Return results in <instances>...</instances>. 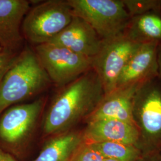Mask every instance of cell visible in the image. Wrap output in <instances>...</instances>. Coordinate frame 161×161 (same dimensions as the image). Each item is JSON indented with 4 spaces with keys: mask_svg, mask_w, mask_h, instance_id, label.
Returning a JSON list of instances; mask_svg holds the SVG:
<instances>
[{
    "mask_svg": "<svg viewBox=\"0 0 161 161\" xmlns=\"http://www.w3.org/2000/svg\"><path fill=\"white\" fill-rule=\"evenodd\" d=\"M130 17L151 12H161V0H122Z\"/></svg>",
    "mask_w": 161,
    "mask_h": 161,
    "instance_id": "obj_17",
    "label": "cell"
},
{
    "mask_svg": "<svg viewBox=\"0 0 161 161\" xmlns=\"http://www.w3.org/2000/svg\"><path fill=\"white\" fill-rule=\"evenodd\" d=\"M142 84H134L117 87L104 94L97 108L86 118V122L115 119L135 125L132 117L133 101L136 92Z\"/></svg>",
    "mask_w": 161,
    "mask_h": 161,
    "instance_id": "obj_11",
    "label": "cell"
},
{
    "mask_svg": "<svg viewBox=\"0 0 161 161\" xmlns=\"http://www.w3.org/2000/svg\"><path fill=\"white\" fill-rule=\"evenodd\" d=\"M47 43L92 58L100 50L103 40L86 22L74 15L69 25Z\"/></svg>",
    "mask_w": 161,
    "mask_h": 161,
    "instance_id": "obj_10",
    "label": "cell"
},
{
    "mask_svg": "<svg viewBox=\"0 0 161 161\" xmlns=\"http://www.w3.org/2000/svg\"><path fill=\"white\" fill-rule=\"evenodd\" d=\"M43 106L44 100L40 98L7 110L0 119V138L9 144H17L26 138L32 131Z\"/></svg>",
    "mask_w": 161,
    "mask_h": 161,
    "instance_id": "obj_8",
    "label": "cell"
},
{
    "mask_svg": "<svg viewBox=\"0 0 161 161\" xmlns=\"http://www.w3.org/2000/svg\"><path fill=\"white\" fill-rule=\"evenodd\" d=\"M85 142L82 132L58 134L46 144L34 161H70Z\"/></svg>",
    "mask_w": 161,
    "mask_h": 161,
    "instance_id": "obj_15",
    "label": "cell"
},
{
    "mask_svg": "<svg viewBox=\"0 0 161 161\" xmlns=\"http://www.w3.org/2000/svg\"><path fill=\"white\" fill-rule=\"evenodd\" d=\"M158 78L161 79V43L158 46Z\"/></svg>",
    "mask_w": 161,
    "mask_h": 161,
    "instance_id": "obj_22",
    "label": "cell"
},
{
    "mask_svg": "<svg viewBox=\"0 0 161 161\" xmlns=\"http://www.w3.org/2000/svg\"><path fill=\"white\" fill-rule=\"evenodd\" d=\"M83 131L86 143L117 142L136 146L138 131L135 125L115 119H102L87 122Z\"/></svg>",
    "mask_w": 161,
    "mask_h": 161,
    "instance_id": "obj_13",
    "label": "cell"
},
{
    "mask_svg": "<svg viewBox=\"0 0 161 161\" xmlns=\"http://www.w3.org/2000/svg\"><path fill=\"white\" fill-rule=\"evenodd\" d=\"M51 81L64 86L92 69V58L51 43L37 45L34 51Z\"/></svg>",
    "mask_w": 161,
    "mask_h": 161,
    "instance_id": "obj_6",
    "label": "cell"
},
{
    "mask_svg": "<svg viewBox=\"0 0 161 161\" xmlns=\"http://www.w3.org/2000/svg\"><path fill=\"white\" fill-rule=\"evenodd\" d=\"M124 34L139 44L161 43V12H151L131 17Z\"/></svg>",
    "mask_w": 161,
    "mask_h": 161,
    "instance_id": "obj_14",
    "label": "cell"
},
{
    "mask_svg": "<svg viewBox=\"0 0 161 161\" xmlns=\"http://www.w3.org/2000/svg\"><path fill=\"white\" fill-rule=\"evenodd\" d=\"M104 161H116L113 159H104Z\"/></svg>",
    "mask_w": 161,
    "mask_h": 161,
    "instance_id": "obj_23",
    "label": "cell"
},
{
    "mask_svg": "<svg viewBox=\"0 0 161 161\" xmlns=\"http://www.w3.org/2000/svg\"><path fill=\"white\" fill-rule=\"evenodd\" d=\"M158 79L140 86L134 98L132 117L139 134L136 147L142 155L161 147V84Z\"/></svg>",
    "mask_w": 161,
    "mask_h": 161,
    "instance_id": "obj_3",
    "label": "cell"
},
{
    "mask_svg": "<svg viewBox=\"0 0 161 161\" xmlns=\"http://www.w3.org/2000/svg\"><path fill=\"white\" fill-rule=\"evenodd\" d=\"M0 161H17L12 156L0 150Z\"/></svg>",
    "mask_w": 161,
    "mask_h": 161,
    "instance_id": "obj_21",
    "label": "cell"
},
{
    "mask_svg": "<svg viewBox=\"0 0 161 161\" xmlns=\"http://www.w3.org/2000/svg\"><path fill=\"white\" fill-rule=\"evenodd\" d=\"M104 96L96 73L91 69L70 82L53 100L44 121L46 134L66 132L92 114Z\"/></svg>",
    "mask_w": 161,
    "mask_h": 161,
    "instance_id": "obj_1",
    "label": "cell"
},
{
    "mask_svg": "<svg viewBox=\"0 0 161 161\" xmlns=\"http://www.w3.org/2000/svg\"><path fill=\"white\" fill-rule=\"evenodd\" d=\"M138 161H161V147L149 153L143 155Z\"/></svg>",
    "mask_w": 161,
    "mask_h": 161,
    "instance_id": "obj_20",
    "label": "cell"
},
{
    "mask_svg": "<svg viewBox=\"0 0 161 161\" xmlns=\"http://www.w3.org/2000/svg\"><path fill=\"white\" fill-rule=\"evenodd\" d=\"M159 44H142L129 58L119 75L116 87L143 84L158 78V50Z\"/></svg>",
    "mask_w": 161,
    "mask_h": 161,
    "instance_id": "obj_9",
    "label": "cell"
},
{
    "mask_svg": "<svg viewBox=\"0 0 161 161\" xmlns=\"http://www.w3.org/2000/svg\"><path fill=\"white\" fill-rule=\"evenodd\" d=\"M74 14L86 22L102 40L124 34L131 19L122 0H67Z\"/></svg>",
    "mask_w": 161,
    "mask_h": 161,
    "instance_id": "obj_4",
    "label": "cell"
},
{
    "mask_svg": "<svg viewBox=\"0 0 161 161\" xmlns=\"http://www.w3.org/2000/svg\"><path fill=\"white\" fill-rule=\"evenodd\" d=\"M3 48H2L1 47H0V52H1V51H3Z\"/></svg>",
    "mask_w": 161,
    "mask_h": 161,
    "instance_id": "obj_24",
    "label": "cell"
},
{
    "mask_svg": "<svg viewBox=\"0 0 161 161\" xmlns=\"http://www.w3.org/2000/svg\"><path fill=\"white\" fill-rule=\"evenodd\" d=\"M88 143L104 159L116 161H138L142 156L141 151L134 145L117 142Z\"/></svg>",
    "mask_w": 161,
    "mask_h": 161,
    "instance_id": "obj_16",
    "label": "cell"
},
{
    "mask_svg": "<svg viewBox=\"0 0 161 161\" xmlns=\"http://www.w3.org/2000/svg\"><path fill=\"white\" fill-rule=\"evenodd\" d=\"M17 56L14 52L3 50L0 52V83Z\"/></svg>",
    "mask_w": 161,
    "mask_h": 161,
    "instance_id": "obj_19",
    "label": "cell"
},
{
    "mask_svg": "<svg viewBox=\"0 0 161 161\" xmlns=\"http://www.w3.org/2000/svg\"><path fill=\"white\" fill-rule=\"evenodd\" d=\"M74 16L67 1H44L29 9L23 19L22 34L36 46L47 43L69 25Z\"/></svg>",
    "mask_w": 161,
    "mask_h": 161,
    "instance_id": "obj_5",
    "label": "cell"
},
{
    "mask_svg": "<svg viewBox=\"0 0 161 161\" xmlns=\"http://www.w3.org/2000/svg\"><path fill=\"white\" fill-rule=\"evenodd\" d=\"M30 9L26 0H0V47L14 52L21 45L22 24Z\"/></svg>",
    "mask_w": 161,
    "mask_h": 161,
    "instance_id": "obj_12",
    "label": "cell"
},
{
    "mask_svg": "<svg viewBox=\"0 0 161 161\" xmlns=\"http://www.w3.org/2000/svg\"><path fill=\"white\" fill-rule=\"evenodd\" d=\"M70 161H104V158L86 142L77 150Z\"/></svg>",
    "mask_w": 161,
    "mask_h": 161,
    "instance_id": "obj_18",
    "label": "cell"
},
{
    "mask_svg": "<svg viewBox=\"0 0 161 161\" xmlns=\"http://www.w3.org/2000/svg\"><path fill=\"white\" fill-rule=\"evenodd\" d=\"M50 81L34 51L25 50L17 55L0 83V114L41 92Z\"/></svg>",
    "mask_w": 161,
    "mask_h": 161,
    "instance_id": "obj_2",
    "label": "cell"
},
{
    "mask_svg": "<svg viewBox=\"0 0 161 161\" xmlns=\"http://www.w3.org/2000/svg\"><path fill=\"white\" fill-rule=\"evenodd\" d=\"M140 45L130 40L124 34L103 40L100 50L92 58V69L102 82L104 94L116 88L122 69Z\"/></svg>",
    "mask_w": 161,
    "mask_h": 161,
    "instance_id": "obj_7",
    "label": "cell"
}]
</instances>
